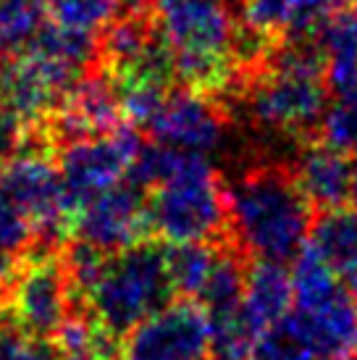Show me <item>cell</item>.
I'll use <instances>...</instances> for the list:
<instances>
[{
  "mask_svg": "<svg viewBox=\"0 0 357 360\" xmlns=\"http://www.w3.org/2000/svg\"><path fill=\"white\" fill-rule=\"evenodd\" d=\"M228 229L255 260H297L313 231V205L294 174L252 171L226 192Z\"/></svg>",
  "mask_w": 357,
  "mask_h": 360,
  "instance_id": "cell-1",
  "label": "cell"
},
{
  "mask_svg": "<svg viewBox=\"0 0 357 360\" xmlns=\"http://www.w3.org/2000/svg\"><path fill=\"white\" fill-rule=\"evenodd\" d=\"M155 16L160 37L174 53L176 79L200 95L226 87L237 42L226 0H158Z\"/></svg>",
  "mask_w": 357,
  "mask_h": 360,
  "instance_id": "cell-2",
  "label": "cell"
},
{
  "mask_svg": "<svg viewBox=\"0 0 357 360\" xmlns=\"http://www.w3.org/2000/svg\"><path fill=\"white\" fill-rule=\"evenodd\" d=\"M174 295L166 248L142 242L129 250L110 252L98 281L82 300L100 329L119 340L169 308Z\"/></svg>",
  "mask_w": 357,
  "mask_h": 360,
  "instance_id": "cell-3",
  "label": "cell"
},
{
  "mask_svg": "<svg viewBox=\"0 0 357 360\" xmlns=\"http://www.w3.org/2000/svg\"><path fill=\"white\" fill-rule=\"evenodd\" d=\"M150 231L169 245H208L228 226L226 192L208 158H200L181 176L152 190L148 198Z\"/></svg>",
  "mask_w": 357,
  "mask_h": 360,
  "instance_id": "cell-4",
  "label": "cell"
},
{
  "mask_svg": "<svg viewBox=\"0 0 357 360\" xmlns=\"http://www.w3.org/2000/svg\"><path fill=\"white\" fill-rule=\"evenodd\" d=\"M142 148L145 142L129 124H121L108 134L69 142L60 148L58 174L71 213V229L89 202L126 181Z\"/></svg>",
  "mask_w": 357,
  "mask_h": 360,
  "instance_id": "cell-5",
  "label": "cell"
},
{
  "mask_svg": "<svg viewBox=\"0 0 357 360\" xmlns=\"http://www.w3.org/2000/svg\"><path fill=\"white\" fill-rule=\"evenodd\" d=\"M0 205L27 221L40 237H60L71 231L58 166L40 153H21L0 171Z\"/></svg>",
  "mask_w": 357,
  "mask_h": 360,
  "instance_id": "cell-6",
  "label": "cell"
},
{
  "mask_svg": "<svg viewBox=\"0 0 357 360\" xmlns=\"http://www.w3.org/2000/svg\"><path fill=\"white\" fill-rule=\"evenodd\" d=\"M71 300L69 274L56 252H32L13 276L11 316L19 329L34 337H58L69 321Z\"/></svg>",
  "mask_w": 357,
  "mask_h": 360,
  "instance_id": "cell-7",
  "label": "cell"
},
{
  "mask_svg": "<svg viewBox=\"0 0 357 360\" xmlns=\"http://www.w3.org/2000/svg\"><path fill=\"white\" fill-rule=\"evenodd\" d=\"M210 319L195 300L171 302L121 342L119 360H208Z\"/></svg>",
  "mask_w": 357,
  "mask_h": 360,
  "instance_id": "cell-8",
  "label": "cell"
},
{
  "mask_svg": "<svg viewBox=\"0 0 357 360\" xmlns=\"http://www.w3.org/2000/svg\"><path fill=\"white\" fill-rule=\"evenodd\" d=\"M249 108L255 121L268 129L305 134L323 121L328 110L326 77L271 69V74L252 90Z\"/></svg>",
  "mask_w": 357,
  "mask_h": 360,
  "instance_id": "cell-9",
  "label": "cell"
},
{
  "mask_svg": "<svg viewBox=\"0 0 357 360\" xmlns=\"http://www.w3.org/2000/svg\"><path fill=\"white\" fill-rule=\"evenodd\" d=\"M71 231L79 234V242H87L103 252L137 248L148 234H152L145 190L134 187L131 181L113 187L82 210Z\"/></svg>",
  "mask_w": 357,
  "mask_h": 360,
  "instance_id": "cell-10",
  "label": "cell"
},
{
  "mask_svg": "<svg viewBox=\"0 0 357 360\" xmlns=\"http://www.w3.org/2000/svg\"><path fill=\"white\" fill-rule=\"evenodd\" d=\"M148 131L158 145L208 158V153L221 145L223 121L205 95L184 90L171 92Z\"/></svg>",
  "mask_w": 357,
  "mask_h": 360,
  "instance_id": "cell-11",
  "label": "cell"
},
{
  "mask_svg": "<svg viewBox=\"0 0 357 360\" xmlns=\"http://www.w3.org/2000/svg\"><path fill=\"white\" fill-rule=\"evenodd\" d=\"M121 105L116 84L103 77H84L74 87L60 110L53 116V140L63 145L87 137H100L121 127Z\"/></svg>",
  "mask_w": 357,
  "mask_h": 360,
  "instance_id": "cell-12",
  "label": "cell"
},
{
  "mask_svg": "<svg viewBox=\"0 0 357 360\" xmlns=\"http://www.w3.org/2000/svg\"><path fill=\"white\" fill-rule=\"evenodd\" d=\"M294 179L310 205L320 213L347 208L352 205L355 158L328 142H313L299 153Z\"/></svg>",
  "mask_w": 357,
  "mask_h": 360,
  "instance_id": "cell-13",
  "label": "cell"
},
{
  "mask_svg": "<svg viewBox=\"0 0 357 360\" xmlns=\"http://www.w3.org/2000/svg\"><path fill=\"white\" fill-rule=\"evenodd\" d=\"M292 300H294V284L287 266L273 260H252V266H247L242 305L260 334L287 316L292 310Z\"/></svg>",
  "mask_w": 357,
  "mask_h": 360,
  "instance_id": "cell-14",
  "label": "cell"
},
{
  "mask_svg": "<svg viewBox=\"0 0 357 360\" xmlns=\"http://www.w3.org/2000/svg\"><path fill=\"white\" fill-rule=\"evenodd\" d=\"M326 53V84L334 95L357 90V3H349L320 34Z\"/></svg>",
  "mask_w": 357,
  "mask_h": 360,
  "instance_id": "cell-15",
  "label": "cell"
},
{
  "mask_svg": "<svg viewBox=\"0 0 357 360\" xmlns=\"http://www.w3.org/2000/svg\"><path fill=\"white\" fill-rule=\"evenodd\" d=\"M310 245L331 269L342 274L357 263V208L323 210L313 221Z\"/></svg>",
  "mask_w": 357,
  "mask_h": 360,
  "instance_id": "cell-16",
  "label": "cell"
},
{
  "mask_svg": "<svg viewBox=\"0 0 357 360\" xmlns=\"http://www.w3.org/2000/svg\"><path fill=\"white\" fill-rule=\"evenodd\" d=\"M249 360H320L316 337L297 310L260 334Z\"/></svg>",
  "mask_w": 357,
  "mask_h": 360,
  "instance_id": "cell-17",
  "label": "cell"
},
{
  "mask_svg": "<svg viewBox=\"0 0 357 360\" xmlns=\"http://www.w3.org/2000/svg\"><path fill=\"white\" fill-rule=\"evenodd\" d=\"M221 255V248L213 245H200V242H189V245H166V266H169V276L174 284L176 295L184 297H200V292L205 290L210 274L216 269Z\"/></svg>",
  "mask_w": 357,
  "mask_h": 360,
  "instance_id": "cell-18",
  "label": "cell"
},
{
  "mask_svg": "<svg viewBox=\"0 0 357 360\" xmlns=\"http://www.w3.org/2000/svg\"><path fill=\"white\" fill-rule=\"evenodd\" d=\"M48 0H0V53L16 58L48 24Z\"/></svg>",
  "mask_w": 357,
  "mask_h": 360,
  "instance_id": "cell-19",
  "label": "cell"
},
{
  "mask_svg": "<svg viewBox=\"0 0 357 360\" xmlns=\"http://www.w3.org/2000/svg\"><path fill=\"white\" fill-rule=\"evenodd\" d=\"M294 16V0H242L239 19L242 30L260 45L276 34H287Z\"/></svg>",
  "mask_w": 357,
  "mask_h": 360,
  "instance_id": "cell-20",
  "label": "cell"
},
{
  "mask_svg": "<svg viewBox=\"0 0 357 360\" xmlns=\"http://www.w3.org/2000/svg\"><path fill=\"white\" fill-rule=\"evenodd\" d=\"M155 32H158L155 24L145 21L142 16H129V19L116 21L105 34V40H103V58L108 63V69H121L134 56H139L148 48V42L155 37Z\"/></svg>",
  "mask_w": 357,
  "mask_h": 360,
  "instance_id": "cell-21",
  "label": "cell"
},
{
  "mask_svg": "<svg viewBox=\"0 0 357 360\" xmlns=\"http://www.w3.org/2000/svg\"><path fill=\"white\" fill-rule=\"evenodd\" d=\"M119 3L121 0H48V11L50 21L58 27L98 34V30L113 19Z\"/></svg>",
  "mask_w": 357,
  "mask_h": 360,
  "instance_id": "cell-22",
  "label": "cell"
},
{
  "mask_svg": "<svg viewBox=\"0 0 357 360\" xmlns=\"http://www.w3.org/2000/svg\"><path fill=\"white\" fill-rule=\"evenodd\" d=\"M323 142L334 145L344 153L357 155V90L347 95H337L320 121Z\"/></svg>",
  "mask_w": 357,
  "mask_h": 360,
  "instance_id": "cell-23",
  "label": "cell"
},
{
  "mask_svg": "<svg viewBox=\"0 0 357 360\" xmlns=\"http://www.w3.org/2000/svg\"><path fill=\"white\" fill-rule=\"evenodd\" d=\"M0 360H60L58 345H50L19 326L0 329Z\"/></svg>",
  "mask_w": 357,
  "mask_h": 360,
  "instance_id": "cell-24",
  "label": "cell"
},
{
  "mask_svg": "<svg viewBox=\"0 0 357 360\" xmlns=\"http://www.w3.org/2000/svg\"><path fill=\"white\" fill-rule=\"evenodd\" d=\"M24 131H27V124L16 119L8 108L0 105V171L6 169L13 158L21 155L24 137H27Z\"/></svg>",
  "mask_w": 357,
  "mask_h": 360,
  "instance_id": "cell-25",
  "label": "cell"
},
{
  "mask_svg": "<svg viewBox=\"0 0 357 360\" xmlns=\"http://www.w3.org/2000/svg\"><path fill=\"white\" fill-rule=\"evenodd\" d=\"M150 3H155L158 6V0H124V6L131 11H139V8H145V6H150Z\"/></svg>",
  "mask_w": 357,
  "mask_h": 360,
  "instance_id": "cell-26",
  "label": "cell"
},
{
  "mask_svg": "<svg viewBox=\"0 0 357 360\" xmlns=\"http://www.w3.org/2000/svg\"><path fill=\"white\" fill-rule=\"evenodd\" d=\"M352 205L357 208V155H355V187H352Z\"/></svg>",
  "mask_w": 357,
  "mask_h": 360,
  "instance_id": "cell-27",
  "label": "cell"
}]
</instances>
